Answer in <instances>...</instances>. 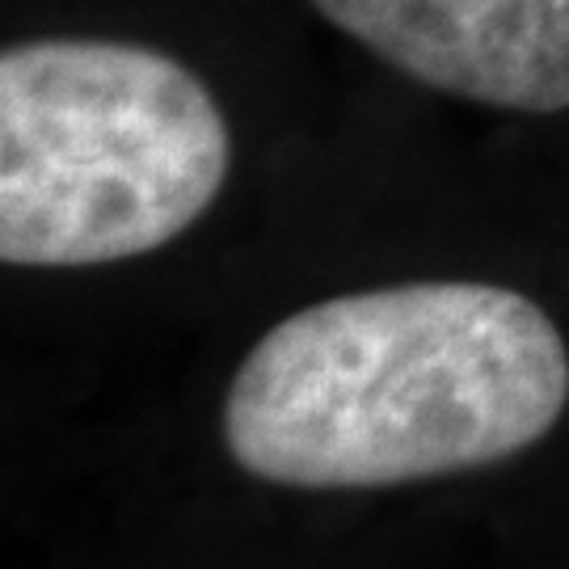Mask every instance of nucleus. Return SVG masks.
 Instances as JSON below:
<instances>
[{"instance_id":"nucleus-1","label":"nucleus","mask_w":569,"mask_h":569,"mask_svg":"<svg viewBox=\"0 0 569 569\" xmlns=\"http://www.w3.org/2000/svg\"><path fill=\"white\" fill-rule=\"evenodd\" d=\"M569 401L545 308L493 283H406L283 317L224 401L232 460L291 489H380L540 443Z\"/></svg>"},{"instance_id":"nucleus-2","label":"nucleus","mask_w":569,"mask_h":569,"mask_svg":"<svg viewBox=\"0 0 569 569\" xmlns=\"http://www.w3.org/2000/svg\"><path fill=\"white\" fill-rule=\"evenodd\" d=\"M232 164L220 102L152 47L39 39L0 56V258L102 266L182 237Z\"/></svg>"},{"instance_id":"nucleus-3","label":"nucleus","mask_w":569,"mask_h":569,"mask_svg":"<svg viewBox=\"0 0 569 569\" xmlns=\"http://www.w3.org/2000/svg\"><path fill=\"white\" fill-rule=\"evenodd\" d=\"M409 81L519 114L569 106V0H312Z\"/></svg>"}]
</instances>
